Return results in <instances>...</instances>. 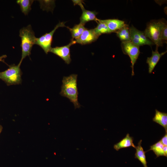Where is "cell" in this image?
I'll use <instances>...</instances> for the list:
<instances>
[{"mask_svg": "<svg viewBox=\"0 0 167 167\" xmlns=\"http://www.w3.org/2000/svg\"><path fill=\"white\" fill-rule=\"evenodd\" d=\"M77 75H71L68 76H64L62 80L60 94L69 99L74 104L75 109L79 108L81 105L78 101L79 93L77 87Z\"/></svg>", "mask_w": 167, "mask_h": 167, "instance_id": "cell-1", "label": "cell"}, {"mask_svg": "<svg viewBox=\"0 0 167 167\" xmlns=\"http://www.w3.org/2000/svg\"><path fill=\"white\" fill-rule=\"evenodd\" d=\"M166 24L167 22L164 19L152 20L147 24L144 31V34L156 47H158L163 45L161 40V33L163 29Z\"/></svg>", "mask_w": 167, "mask_h": 167, "instance_id": "cell-2", "label": "cell"}, {"mask_svg": "<svg viewBox=\"0 0 167 167\" xmlns=\"http://www.w3.org/2000/svg\"><path fill=\"white\" fill-rule=\"evenodd\" d=\"M21 37L22 55L18 65L20 66L23 60L27 56H29L33 45L35 44L36 37L31 25L24 27L19 30Z\"/></svg>", "mask_w": 167, "mask_h": 167, "instance_id": "cell-3", "label": "cell"}, {"mask_svg": "<svg viewBox=\"0 0 167 167\" xmlns=\"http://www.w3.org/2000/svg\"><path fill=\"white\" fill-rule=\"evenodd\" d=\"M18 64L11 65L5 71L0 72V79L8 85L18 84L21 83V71Z\"/></svg>", "mask_w": 167, "mask_h": 167, "instance_id": "cell-4", "label": "cell"}, {"mask_svg": "<svg viewBox=\"0 0 167 167\" xmlns=\"http://www.w3.org/2000/svg\"><path fill=\"white\" fill-rule=\"evenodd\" d=\"M121 48L123 53L128 55L131 59L132 69L131 75H134V66L138 59L140 52L139 47L131 41L122 42Z\"/></svg>", "mask_w": 167, "mask_h": 167, "instance_id": "cell-5", "label": "cell"}, {"mask_svg": "<svg viewBox=\"0 0 167 167\" xmlns=\"http://www.w3.org/2000/svg\"><path fill=\"white\" fill-rule=\"evenodd\" d=\"M66 22H59L50 32L45 33L39 38H36L35 44L41 47L46 54H47L52 48L51 47L53 35L56 30L59 27H66Z\"/></svg>", "mask_w": 167, "mask_h": 167, "instance_id": "cell-6", "label": "cell"}, {"mask_svg": "<svg viewBox=\"0 0 167 167\" xmlns=\"http://www.w3.org/2000/svg\"><path fill=\"white\" fill-rule=\"evenodd\" d=\"M76 43L75 40H71L69 44L66 45L51 48L49 52L59 56L62 59L66 64H69L71 61L70 57V47Z\"/></svg>", "mask_w": 167, "mask_h": 167, "instance_id": "cell-7", "label": "cell"}, {"mask_svg": "<svg viewBox=\"0 0 167 167\" xmlns=\"http://www.w3.org/2000/svg\"><path fill=\"white\" fill-rule=\"evenodd\" d=\"M99 36L95 33L93 29H88L86 28L81 35L75 40L76 43L84 45L96 41Z\"/></svg>", "mask_w": 167, "mask_h": 167, "instance_id": "cell-8", "label": "cell"}, {"mask_svg": "<svg viewBox=\"0 0 167 167\" xmlns=\"http://www.w3.org/2000/svg\"><path fill=\"white\" fill-rule=\"evenodd\" d=\"M158 48L156 46L155 51H152L151 56L147 58L146 63L148 65V73L149 74L152 73L161 58L167 52L166 51L160 53L158 51Z\"/></svg>", "mask_w": 167, "mask_h": 167, "instance_id": "cell-9", "label": "cell"}, {"mask_svg": "<svg viewBox=\"0 0 167 167\" xmlns=\"http://www.w3.org/2000/svg\"><path fill=\"white\" fill-rule=\"evenodd\" d=\"M101 20L107 25L112 32H116L126 25L124 21L117 19Z\"/></svg>", "mask_w": 167, "mask_h": 167, "instance_id": "cell-10", "label": "cell"}, {"mask_svg": "<svg viewBox=\"0 0 167 167\" xmlns=\"http://www.w3.org/2000/svg\"><path fill=\"white\" fill-rule=\"evenodd\" d=\"M82 13L80 18V23L85 25L88 22L95 21L97 22L98 19L96 15L97 12L95 11H90L86 10L84 6L81 8Z\"/></svg>", "mask_w": 167, "mask_h": 167, "instance_id": "cell-11", "label": "cell"}, {"mask_svg": "<svg viewBox=\"0 0 167 167\" xmlns=\"http://www.w3.org/2000/svg\"><path fill=\"white\" fill-rule=\"evenodd\" d=\"M133 141V138L130 136L129 133H127L125 137L114 145V148L118 151L121 149L130 147L135 148L136 146L134 144Z\"/></svg>", "mask_w": 167, "mask_h": 167, "instance_id": "cell-12", "label": "cell"}, {"mask_svg": "<svg viewBox=\"0 0 167 167\" xmlns=\"http://www.w3.org/2000/svg\"><path fill=\"white\" fill-rule=\"evenodd\" d=\"M153 121L161 125L167 132V113L155 109V114L152 119Z\"/></svg>", "mask_w": 167, "mask_h": 167, "instance_id": "cell-13", "label": "cell"}, {"mask_svg": "<svg viewBox=\"0 0 167 167\" xmlns=\"http://www.w3.org/2000/svg\"><path fill=\"white\" fill-rule=\"evenodd\" d=\"M142 140H140L137 146H135L136 151L135 157L137 159L141 162L144 167H148L145 156L147 151H144L142 147Z\"/></svg>", "mask_w": 167, "mask_h": 167, "instance_id": "cell-14", "label": "cell"}, {"mask_svg": "<svg viewBox=\"0 0 167 167\" xmlns=\"http://www.w3.org/2000/svg\"><path fill=\"white\" fill-rule=\"evenodd\" d=\"M115 33L122 42L131 41L129 27L128 25L126 24Z\"/></svg>", "mask_w": 167, "mask_h": 167, "instance_id": "cell-15", "label": "cell"}, {"mask_svg": "<svg viewBox=\"0 0 167 167\" xmlns=\"http://www.w3.org/2000/svg\"><path fill=\"white\" fill-rule=\"evenodd\" d=\"M84 26V25L80 23L79 24L75 25L72 28L67 27L71 32L72 37L71 40H74V39L76 40L81 35L86 28Z\"/></svg>", "mask_w": 167, "mask_h": 167, "instance_id": "cell-16", "label": "cell"}, {"mask_svg": "<svg viewBox=\"0 0 167 167\" xmlns=\"http://www.w3.org/2000/svg\"><path fill=\"white\" fill-rule=\"evenodd\" d=\"M129 30L131 41L139 47L144 45L143 44L139 38L138 33V30L133 25L129 27Z\"/></svg>", "mask_w": 167, "mask_h": 167, "instance_id": "cell-17", "label": "cell"}, {"mask_svg": "<svg viewBox=\"0 0 167 167\" xmlns=\"http://www.w3.org/2000/svg\"><path fill=\"white\" fill-rule=\"evenodd\" d=\"M164 145L161 143L160 141L150 146V149L147 151L150 150L152 151L156 156V157L161 156H165L166 155L164 151Z\"/></svg>", "mask_w": 167, "mask_h": 167, "instance_id": "cell-18", "label": "cell"}, {"mask_svg": "<svg viewBox=\"0 0 167 167\" xmlns=\"http://www.w3.org/2000/svg\"><path fill=\"white\" fill-rule=\"evenodd\" d=\"M34 2L32 0H17V3L19 5L22 12L27 15L31 9V6Z\"/></svg>", "mask_w": 167, "mask_h": 167, "instance_id": "cell-19", "label": "cell"}, {"mask_svg": "<svg viewBox=\"0 0 167 167\" xmlns=\"http://www.w3.org/2000/svg\"><path fill=\"white\" fill-rule=\"evenodd\" d=\"M97 25L93 29L95 33L100 36L102 34H110L112 33L107 25L101 21V19L97 20Z\"/></svg>", "mask_w": 167, "mask_h": 167, "instance_id": "cell-20", "label": "cell"}, {"mask_svg": "<svg viewBox=\"0 0 167 167\" xmlns=\"http://www.w3.org/2000/svg\"><path fill=\"white\" fill-rule=\"evenodd\" d=\"M138 33L139 38L144 45H151L154 44L146 36L144 32L138 30Z\"/></svg>", "mask_w": 167, "mask_h": 167, "instance_id": "cell-21", "label": "cell"}, {"mask_svg": "<svg viewBox=\"0 0 167 167\" xmlns=\"http://www.w3.org/2000/svg\"><path fill=\"white\" fill-rule=\"evenodd\" d=\"M161 40L163 44L164 43H167V24L166 25L161 32Z\"/></svg>", "mask_w": 167, "mask_h": 167, "instance_id": "cell-22", "label": "cell"}, {"mask_svg": "<svg viewBox=\"0 0 167 167\" xmlns=\"http://www.w3.org/2000/svg\"><path fill=\"white\" fill-rule=\"evenodd\" d=\"M161 143L164 145H167V132H165L164 136L160 140Z\"/></svg>", "mask_w": 167, "mask_h": 167, "instance_id": "cell-23", "label": "cell"}, {"mask_svg": "<svg viewBox=\"0 0 167 167\" xmlns=\"http://www.w3.org/2000/svg\"><path fill=\"white\" fill-rule=\"evenodd\" d=\"M72 1H73L74 4H75L76 5H79L81 7L83 6V5L82 3V2H83L81 0H72Z\"/></svg>", "mask_w": 167, "mask_h": 167, "instance_id": "cell-24", "label": "cell"}, {"mask_svg": "<svg viewBox=\"0 0 167 167\" xmlns=\"http://www.w3.org/2000/svg\"><path fill=\"white\" fill-rule=\"evenodd\" d=\"M6 57V55H4L0 56V61H3V58H5Z\"/></svg>", "mask_w": 167, "mask_h": 167, "instance_id": "cell-25", "label": "cell"}, {"mask_svg": "<svg viewBox=\"0 0 167 167\" xmlns=\"http://www.w3.org/2000/svg\"><path fill=\"white\" fill-rule=\"evenodd\" d=\"M2 127L1 125H0V134L2 130Z\"/></svg>", "mask_w": 167, "mask_h": 167, "instance_id": "cell-26", "label": "cell"}]
</instances>
